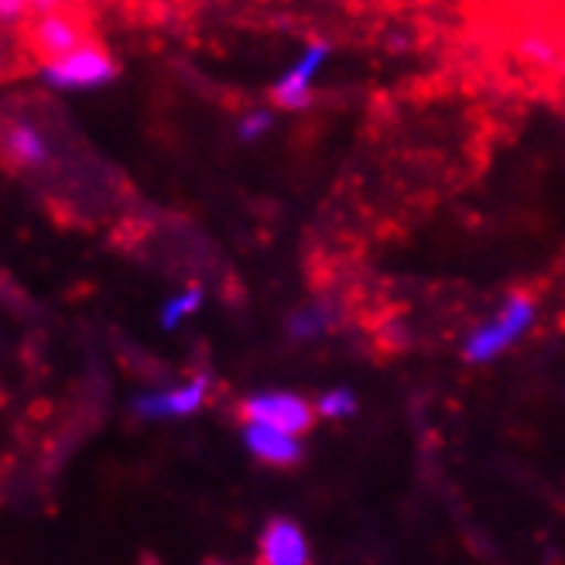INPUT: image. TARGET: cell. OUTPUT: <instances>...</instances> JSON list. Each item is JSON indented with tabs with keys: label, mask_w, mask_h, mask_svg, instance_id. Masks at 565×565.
<instances>
[{
	"label": "cell",
	"mask_w": 565,
	"mask_h": 565,
	"mask_svg": "<svg viewBox=\"0 0 565 565\" xmlns=\"http://www.w3.org/2000/svg\"><path fill=\"white\" fill-rule=\"evenodd\" d=\"M514 55L527 65H539V70H562V49L555 42H548L545 35H521L518 45H514Z\"/></svg>",
	"instance_id": "cell-11"
},
{
	"label": "cell",
	"mask_w": 565,
	"mask_h": 565,
	"mask_svg": "<svg viewBox=\"0 0 565 565\" xmlns=\"http://www.w3.org/2000/svg\"><path fill=\"white\" fill-rule=\"evenodd\" d=\"M241 439H244V449L257 462H264V467H275V470H288V467H295V462H302V456H306L302 436H291V431L275 428L268 422L244 418Z\"/></svg>",
	"instance_id": "cell-5"
},
{
	"label": "cell",
	"mask_w": 565,
	"mask_h": 565,
	"mask_svg": "<svg viewBox=\"0 0 565 565\" xmlns=\"http://www.w3.org/2000/svg\"><path fill=\"white\" fill-rule=\"evenodd\" d=\"M271 127H275V110L271 107H254L237 120V138H241V145H257Z\"/></svg>",
	"instance_id": "cell-14"
},
{
	"label": "cell",
	"mask_w": 565,
	"mask_h": 565,
	"mask_svg": "<svg viewBox=\"0 0 565 565\" xmlns=\"http://www.w3.org/2000/svg\"><path fill=\"white\" fill-rule=\"evenodd\" d=\"M332 55V45L326 39H312L302 55H298L288 70L271 83L268 96L275 110H288V114H302L316 104V79L326 70V62Z\"/></svg>",
	"instance_id": "cell-3"
},
{
	"label": "cell",
	"mask_w": 565,
	"mask_h": 565,
	"mask_svg": "<svg viewBox=\"0 0 565 565\" xmlns=\"http://www.w3.org/2000/svg\"><path fill=\"white\" fill-rule=\"evenodd\" d=\"M31 18V0H0V24H24Z\"/></svg>",
	"instance_id": "cell-15"
},
{
	"label": "cell",
	"mask_w": 565,
	"mask_h": 565,
	"mask_svg": "<svg viewBox=\"0 0 565 565\" xmlns=\"http://www.w3.org/2000/svg\"><path fill=\"white\" fill-rule=\"evenodd\" d=\"M210 402V374H195L192 381L172 387V391H154L135 402V412L141 418H192L206 408Z\"/></svg>",
	"instance_id": "cell-6"
},
{
	"label": "cell",
	"mask_w": 565,
	"mask_h": 565,
	"mask_svg": "<svg viewBox=\"0 0 565 565\" xmlns=\"http://www.w3.org/2000/svg\"><path fill=\"white\" fill-rule=\"evenodd\" d=\"M241 418L268 422L275 428L291 431V436H309L319 422V412H316V402H309V397L295 391H257L244 397Z\"/></svg>",
	"instance_id": "cell-4"
},
{
	"label": "cell",
	"mask_w": 565,
	"mask_h": 565,
	"mask_svg": "<svg viewBox=\"0 0 565 565\" xmlns=\"http://www.w3.org/2000/svg\"><path fill=\"white\" fill-rule=\"evenodd\" d=\"M86 42H93L89 39V24L73 8H55L49 14L28 18L21 24V52L31 55L35 62H45V65L76 52Z\"/></svg>",
	"instance_id": "cell-2"
},
{
	"label": "cell",
	"mask_w": 565,
	"mask_h": 565,
	"mask_svg": "<svg viewBox=\"0 0 565 565\" xmlns=\"http://www.w3.org/2000/svg\"><path fill=\"white\" fill-rule=\"evenodd\" d=\"M4 148H8V154H11L18 164H42V161L49 158L42 138H39L31 127H11V130H8V138H4Z\"/></svg>",
	"instance_id": "cell-12"
},
{
	"label": "cell",
	"mask_w": 565,
	"mask_h": 565,
	"mask_svg": "<svg viewBox=\"0 0 565 565\" xmlns=\"http://www.w3.org/2000/svg\"><path fill=\"white\" fill-rule=\"evenodd\" d=\"M316 412H319V422H350L360 415V397L347 384H332L316 397Z\"/></svg>",
	"instance_id": "cell-10"
},
{
	"label": "cell",
	"mask_w": 565,
	"mask_h": 565,
	"mask_svg": "<svg viewBox=\"0 0 565 565\" xmlns=\"http://www.w3.org/2000/svg\"><path fill=\"white\" fill-rule=\"evenodd\" d=\"M312 558V545L306 527L295 518H271L257 539V562L264 565H306Z\"/></svg>",
	"instance_id": "cell-8"
},
{
	"label": "cell",
	"mask_w": 565,
	"mask_h": 565,
	"mask_svg": "<svg viewBox=\"0 0 565 565\" xmlns=\"http://www.w3.org/2000/svg\"><path fill=\"white\" fill-rule=\"evenodd\" d=\"M199 306H203V288H185V291H179V295H172L169 302H164V309H161V326L164 329H175L179 322H185L189 316H195L199 312Z\"/></svg>",
	"instance_id": "cell-13"
},
{
	"label": "cell",
	"mask_w": 565,
	"mask_h": 565,
	"mask_svg": "<svg viewBox=\"0 0 565 565\" xmlns=\"http://www.w3.org/2000/svg\"><path fill=\"white\" fill-rule=\"evenodd\" d=\"M31 4H62V0H31Z\"/></svg>",
	"instance_id": "cell-16"
},
{
	"label": "cell",
	"mask_w": 565,
	"mask_h": 565,
	"mask_svg": "<svg viewBox=\"0 0 565 565\" xmlns=\"http://www.w3.org/2000/svg\"><path fill=\"white\" fill-rule=\"evenodd\" d=\"M114 73L117 70H114L110 55L99 49L96 42H86L76 52H70V55H62V58L45 65V76L55 86H99V83L114 79Z\"/></svg>",
	"instance_id": "cell-7"
},
{
	"label": "cell",
	"mask_w": 565,
	"mask_h": 565,
	"mask_svg": "<svg viewBox=\"0 0 565 565\" xmlns=\"http://www.w3.org/2000/svg\"><path fill=\"white\" fill-rule=\"evenodd\" d=\"M340 312L332 302H306L288 312L285 319V332L291 343H316L319 337H326V332L337 326Z\"/></svg>",
	"instance_id": "cell-9"
},
{
	"label": "cell",
	"mask_w": 565,
	"mask_h": 565,
	"mask_svg": "<svg viewBox=\"0 0 565 565\" xmlns=\"http://www.w3.org/2000/svg\"><path fill=\"white\" fill-rule=\"evenodd\" d=\"M539 322V298L531 291H511L501 309L480 319L459 343V360L467 367H487L511 353Z\"/></svg>",
	"instance_id": "cell-1"
}]
</instances>
